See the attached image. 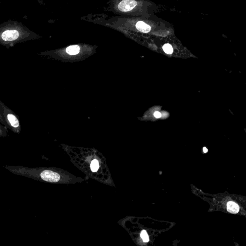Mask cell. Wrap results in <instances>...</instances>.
<instances>
[{"mask_svg": "<svg viewBox=\"0 0 246 246\" xmlns=\"http://www.w3.org/2000/svg\"><path fill=\"white\" fill-rule=\"evenodd\" d=\"M163 49L164 52L167 54H172L173 52V48L169 44H165L163 47Z\"/></svg>", "mask_w": 246, "mask_h": 246, "instance_id": "cell-9", "label": "cell"}, {"mask_svg": "<svg viewBox=\"0 0 246 246\" xmlns=\"http://www.w3.org/2000/svg\"><path fill=\"white\" fill-rule=\"evenodd\" d=\"M42 179L49 182H57L60 180V176L52 171L45 170L40 174Z\"/></svg>", "mask_w": 246, "mask_h": 246, "instance_id": "cell-1", "label": "cell"}, {"mask_svg": "<svg viewBox=\"0 0 246 246\" xmlns=\"http://www.w3.org/2000/svg\"><path fill=\"white\" fill-rule=\"evenodd\" d=\"M154 116L157 118H159L161 117V113L159 112H155L154 113Z\"/></svg>", "mask_w": 246, "mask_h": 246, "instance_id": "cell-11", "label": "cell"}, {"mask_svg": "<svg viewBox=\"0 0 246 246\" xmlns=\"http://www.w3.org/2000/svg\"><path fill=\"white\" fill-rule=\"evenodd\" d=\"M203 151H204V153H206L208 152V149L206 148V147H204L203 148Z\"/></svg>", "mask_w": 246, "mask_h": 246, "instance_id": "cell-12", "label": "cell"}, {"mask_svg": "<svg viewBox=\"0 0 246 246\" xmlns=\"http://www.w3.org/2000/svg\"><path fill=\"white\" fill-rule=\"evenodd\" d=\"M137 5V2L135 0H123L118 6L120 11L129 12L133 9Z\"/></svg>", "mask_w": 246, "mask_h": 246, "instance_id": "cell-2", "label": "cell"}, {"mask_svg": "<svg viewBox=\"0 0 246 246\" xmlns=\"http://www.w3.org/2000/svg\"><path fill=\"white\" fill-rule=\"evenodd\" d=\"M80 47L78 45H71L66 48V52L70 55H76L80 52Z\"/></svg>", "mask_w": 246, "mask_h": 246, "instance_id": "cell-6", "label": "cell"}, {"mask_svg": "<svg viewBox=\"0 0 246 246\" xmlns=\"http://www.w3.org/2000/svg\"><path fill=\"white\" fill-rule=\"evenodd\" d=\"M19 33L16 30L5 31L2 34V38L5 41H12L18 38Z\"/></svg>", "mask_w": 246, "mask_h": 246, "instance_id": "cell-3", "label": "cell"}, {"mask_svg": "<svg viewBox=\"0 0 246 246\" xmlns=\"http://www.w3.org/2000/svg\"><path fill=\"white\" fill-rule=\"evenodd\" d=\"M227 210L229 213L236 214L239 213V205L233 202H229L227 203Z\"/></svg>", "mask_w": 246, "mask_h": 246, "instance_id": "cell-4", "label": "cell"}, {"mask_svg": "<svg viewBox=\"0 0 246 246\" xmlns=\"http://www.w3.org/2000/svg\"><path fill=\"white\" fill-rule=\"evenodd\" d=\"M8 119L11 125L14 127H17L19 125V121L17 118L12 114H9L7 115Z\"/></svg>", "mask_w": 246, "mask_h": 246, "instance_id": "cell-7", "label": "cell"}, {"mask_svg": "<svg viewBox=\"0 0 246 246\" xmlns=\"http://www.w3.org/2000/svg\"><path fill=\"white\" fill-rule=\"evenodd\" d=\"M90 168H91L92 171L94 172H96L99 168V164L98 160H93L91 163Z\"/></svg>", "mask_w": 246, "mask_h": 246, "instance_id": "cell-8", "label": "cell"}, {"mask_svg": "<svg viewBox=\"0 0 246 246\" xmlns=\"http://www.w3.org/2000/svg\"><path fill=\"white\" fill-rule=\"evenodd\" d=\"M141 236L144 242H148L149 240V237L147 234V232L145 230H143L141 234Z\"/></svg>", "mask_w": 246, "mask_h": 246, "instance_id": "cell-10", "label": "cell"}, {"mask_svg": "<svg viewBox=\"0 0 246 246\" xmlns=\"http://www.w3.org/2000/svg\"><path fill=\"white\" fill-rule=\"evenodd\" d=\"M136 26L139 31L144 33L150 32L151 29V28L149 25L146 24L145 23L142 21L138 22V23H137Z\"/></svg>", "mask_w": 246, "mask_h": 246, "instance_id": "cell-5", "label": "cell"}]
</instances>
